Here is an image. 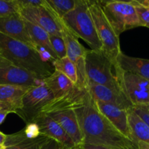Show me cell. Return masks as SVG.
Returning <instances> with one entry per match:
<instances>
[{
  "label": "cell",
  "instance_id": "7a4b0ae2",
  "mask_svg": "<svg viewBox=\"0 0 149 149\" xmlns=\"http://www.w3.org/2000/svg\"><path fill=\"white\" fill-rule=\"evenodd\" d=\"M0 55L12 65L31 73L38 79H45L52 74L53 66L42 61L33 47L0 33Z\"/></svg>",
  "mask_w": 149,
  "mask_h": 149
},
{
  "label": "cell",
  "instance_id": "ba28073f",
  "mask_svg": "<svg viewBox=\"0 0 149 149\" xmlns=\"http://www.w3.org/2000/svg\"><path fill=\"white\" fill-rule=\"evenodd\" d=\"M115 74L122 91L133 106L149 104V81L114 66Z\"/></svg>",
  "mask_w": 149,
  "mask_h": 149
},
{
  "label": "cell",
  "instance_id": "30bf717a",
  "mask_svg": "<svg viewBox=\"0 0 149 149\" xmlns=\"http://www.w3.org/2000/svg\"><path fill=\"white\" fill-rule=\"evenodd\" d=\"M19 13L25 20L42 28L49 34L62 36L61 19L55 15L47 2L42 7L22 9Z\"/></svg>",
  "mask_w": 149,
  "mask_h": 149
},
{
  "label": "cell",
  "instance_id": "836d02e7",
  "mask_svg": "<svg viewBox=\"0 0 149 149\" xmlns=\"http://www.w3.org/2000/svg\"><path fill=\"white\" fill-rule=\"evenodd\" d=\"M12 65L9 61H7V60L4 59L1 55H0V68L1 67H6V66H9V65Z\"/></svg>",
  "mask_w": 149,
  "mask_h": 149
},
{
  "label": "cell",
  "instance_id": "44dd1931",
  "mask_svg": "<svg viewBox=\"0 0 149 149\" xmlns=\"http://www.w3.org/2000/svg\"><path fill=\"white\" fill-rule=\"evenodd\" d=\"M127 117L134 142L141 141L149 145V127L132 111V108L127 111Z\"/></svg>",
  "mask_w": 149,
  "mask_h": 149
},
{
  "label": "cell",
  "instance_id": "9a60e30c",
  "mask_svg": "<svg viewBox=\"0 0 149 149\" xmlns=\"http://www.w3.org/2000/svg\"><path fill=\"white\" fill-rule=\"evenodd\" d=\"M0 33L35 48L20 13L0 17Z\"/></svg>",
  "mask_w": 149,
  "mask_h": 149
},
{
  "label": "cell",
  "instance_id": "2e32d148",
  "mask_svg": "<svg viewBox=\"0 0 149 149\" xmlns=\"http://www.w3.org/2000/svg\"><path fill=\"white\" fill-rule=\"evenodd\" d=\"M42 83L31 73L13 65L0 68V84L31 87Z\"/></svg>",
  "mask_w": 149,
  "mask_h": 149
},
{
  "label": "cell",
  "instance_id": "7402d4cb",
  "mask_svg": "<svg viewBox=\"0 0 149 149\" xmlns=\"http://www.w3.org/2000/svg\"><path fill=\"white\" fill-rule=\"evenodd\" d=\"M52 66L54 70L60 71L66 77H68L75 85L77 83V68L74 63L68 58H64L58 59L52 63Z\"/></svg>",
  "mask_w": 149,
  "mask_h": 149
},
{
  "label": "cell",
  "instance_id": "3957f363",
  "mask_svg": "<svg viewBox=\"0 0 149 149\" xmlns=\"http://www.w3.org/2000/svg\"><path fill=\"white\" fill-rule=\"evenodd\" d=\"M61 20L78 39H83L92 50L102 51V44L96 32L87 0H77L74 10Z\"/></svg>",
  "mask_w": 149,
  "mask_h": 149
},
{
  "label": "cell",
  "instance_id": "e575fe53",
  "mask_svg": "<svg viewBox=\"0 0 149 149\" xmlns=\"http://www.w3.org/2000/svg\"><path fill=\"white\" fill-rule=\"evenodd\" d=\"M6 137H7V135L3 133L2 132L0 131V146H4V142H5Z\"/></svg>",
  "mask_w": 149,
  "mask_h": 149
},
{
  "label": "cell",
  "instance_id": "8fae6325",
  "mask_svg": "<svg viewBox=\"0 0 149 149\" xmlns=\"http://www.w3.org/2000/svg\"><path fill=\"white\" fill-rule=\"evenodd\" d=\"M86 90L95 101L113 105L119 109L129 110L133 107L123 91L114 90L106 86L88 83Z\"/></svg>",
  "mask_w": 149,
  "mask_h": 149
},
{
  "label": "cell",
  "instance_id": "484cf974",
  "mask_svg": "<svg viewBox=\"0 0 149 149\" xmlns=\"http://www.w3.org/2000/svg\"><path fill=\"white\" fill-rule=\"evenodd\" d=\"M49 139L44 135H40L38 138L32 141H25V142L20 143L17 145L12 146L4 147V149H38L40 146L41 144Z\"/></svg>",
  "mask_w": 149,
  "mask_h": 149
},
{
  "label": "cell",
  "instance_id": "d6a6232c",
  "mask_svg": "<svg viewBox=\"0 0 149 149\" xmlns=\"http://www.w3.org/2000/svg\"><path fill=\"white\" fill-rule=\"evenodd\" d=\"M135 143H136L137 149H149L148 144L141 142V141H136Z\"/></svg>",
  "mask_w": 149,
  "mask_h": 149
},
{
  "label": "cell",
  "instance_id": "52a82bcc",
  "mask_svg": "<svg viewBox=\"0 0 149 149\" xmlns=\"http://www.w3.org/2000/svg\"><path fill=\"white\" fill-rule=\"evenodd\" d=\"M53 100V94L44 82L29 87L22 98V109L17 115L25 123H29Z\"/></svg>",
  "mask_w": 149,
  "mask_h": 149
},
{
  "label": "cell",
  "instance_id": "74e56055",
  "mask_svg": "<svg viewBox=\"0 0 149 149\" xmlns=\"http://www.w3.org/2000/svg\"><path fill=\"white\" fill-rule=\"evenodd\" d=\"M147 107H148V109H149V104H148V106H147Z\"/></svg>",
  "mask_w": 149,
  "mask_h": 149
},
{
  "label": "cell",
  "instance_id": "e0dca14e",
  "mask_svg": "<svg viewBox=\"0 0 149 149\" xmlns=\"http://www.w3.org/2000/svg\"><path fill=\"white\" fill-rule=\"evenodd\" d=\"M95 102L100 113L111 122V124L124 136L131 141H133L128 123V110L119 109L113 105L102 102Z\"/></svg>",
  "mask_w": 149,
  "mask_h": 149
},
{
  "label": "cell",
  "instance_id": "9c48e42d",
  "mask_svg": "<svg viewBox=\"0 0 149 149\" xmlns=\"http://www.w3.org/2000/svg\"><path fill=\"white\" fill-rule=\"evenodd\" d=\"M61 27V34L66 48L67 57L74 63L77 68V83L76 86L80 90H84L87 85L85 69V57L87 49L80 44L77 36L64 25L62 20Z\"/></svg>",
  "mask_w": 149,
  "mask_h": 149
},
{
  "label": "cell",
  "instance_id": "6da1fadb",
  "mask_svg": "<svg viewBox=\"0 0 149 149\" xmlns=\"http://www.w3.org/2000/svg\"><path fill=\"white\" fill-rule=\"evenodd\" d=\"M74 111L83 135V143L112 149H137L136 143L121 134L100 113L87 90Z\"/></svg>",
  "mask_w": 149,
  "mask_h": 149
},
{
  "label": "cell",
  "instance_id": "f1b7e54d",
  "mask_svg": "<svg viewBox=\"0 0 149 149\" xmlns=\"http://www.w3.org/2000/svg\"><path fill=\"white\" fill-rule=\"evenodd\" d=\"M132 109L149 127V109L147 106H133Z\"/></svg>",
  "mask_w": 149,
  "mask_h": 149
},
{
  "label": "cell",
  "instance_id": "8d00e7d4",
  "mask_svg": "<svg viewBox=\"0 0 149 149\" xmlns=\"http://www.w3.org/2000/svg\"><path fill=\"white\" fill-rule=\"evenodd\" d=\"M4 147L3 146H0V149H4Z\"/></svg>",
  "mask_w": 149,
  "mask_h": 149
},
{
  "label": "cell",
  "instance_id": "4fadbf2b",
  "mask_svg": "<svg viewBox=\"0 0 149 149\" xmlns=\"http://www.w3.org/2000/svg\"><path fill=\"white\" fill-rule=\"evenodd\" d=\"M31 122L37 125L41 135L57 141L65 149H70L75 146L59 124L46 113H40Z\"/></svg>",
  "mask_w": 149,
  "mask_h": 149
},
{
  "label": "cell",
  "instance_id": "5b68a950",
  "mask_svg": "<svg viewBox=\"0 0 149 149\" xmlns=\"http://www.w3.org/2000/svg\"><path fill=\"white\" fill-rule=\"evenodd\" d=\"M89 10L94 22L96 32L102 44V52L109 58L113 65L122 50L117 36L103 12L100 1H87Z\"/></svg>",
  "mask_w": 149,
  "mask_h": 149
},
{
  "label": "cell",
  "instance_id": "f35d334b",
  "mask_svg": "<svg viewBox=\"0 0 149 149\" xmlns=\"http://www.w3.org/2000/svg\"><path fill=\"white\" fill-rule=\"evenodd\" d=\"M1 108H0V111H1Z\"/></svg>",
  "mask_w": 149,
  "mask_h": 149
},
{
  "label": "cell",
  "instance_id": "f546056e",
  "mask_svg": "<svg viewBox=\"0 0 149 149\" xmlns=\"http://www.w3.org/2000/svg\"><path fill=\"white\" fill-rule=\"evenodd\" d=\"M38 149H65L61 144L52 139H47Z\"/></svg>",
  "mask_w": 149,
  "mask_h": 149
},
{
  "label": "cell",
  "instance_id": "4316f807",
  "mask_svg": "<svg viewBox=\"0 0 149 149\" xmlns=\"http://www.w3.org/2000/svg\"><path fill=\"white\" fill-rule=\"evenodd\" d=\"M19 13V9L15 0H0V17Z\"/></svg>",
  "mask_w": 149,
  "mask_h": 149
},
{
  "label": "cell",
  "instance_id": "ac0fdd59",
  "mask_svg": "<svg viewBox=\"0 0 149 149\" xmlns=\"http://www.w3.org/2000/svg\"><path fill=\"white\" fill-rule=\"evenodd\" d=\"M29 87L0 84V108L17 114L22 109V98Z\"/></svg>",
  "mask_w": 149,
  "mask_h": 149
},
{
  "label": "cell",
  "instance_id": "ffe728a7",
  "mask_svg": "<svg viewBox=\"0 0 149 149\" xmlns=\"http://www.w3.org/2000/svg\"><path fill=\"white\" fill-rule=\"evenodd\" d=\"M24 21L31 39L34 45L35 49L41 48V49H45L49 54L54 61L58 60V56L54 52L53 48L51 45L49 33L43 29L33 24V23H29L25 20Z\"/></svg>",
  "mask_w": 149,
  "mask_h": 149
},
{
  "label": "cell",
  "instance_id": "5bb4252c",
  "mask_svg": "<svg viewBox=\"0 0 149 149\" xmlns=\"http://www.w3.org/2000/svg\"><path fill=\"white\" fill-rule=\"evenodd\" d=\"M45 113L59 124L75 145L83 143V135L74 109L64 108Z\"/></svg>",
  "mask_w": 149,
  "mask_h": 149
},
{
  "label": "cell",
  "instance_id": "d6986e66",
  "mask_svg": "<svg viewBox=\"0 0 149 149\" xmlns=\"http://www.w3.org/2000/svg\"><path fill=\"white\" fill-rule=\"evenodd\" d=\"M114 66L122 71L138 75L149 81V60L135 58L121 52L116 59Z\"/></svg>",
  "mask_w": 149,
  "mask_h": 149
},
{
  "label": "cell",
  "instance_id": "277c9868",
  "mask_svg": "<svg viewBox=\"0 0 149 149\" xmlns=\"http://www.w3.org/2000/svg\"><path fill=\"white\" fill-rule=\"evenodd\" d=\"M85 69L87 84H100L122 91L116 74L113 72L114 65L102 51L87 49Z\"/></svg>",
  "mask_w": 149,
  "mask_h": 149
},
{
  "label": "cell",
  "instance_id": "8992f818",
  "mask_svg": "<svg viewBox=\"0 0 149 149\" xmlns=\"http://www.w3.org/2000/svg\"><path fill=\"white\" fill-rule=\"evenodd\" d=\"M103 12L118 36L125 31L140 27L139 20L132 1H100Z\"/></svg>",
  "mask_w": 149,
  "mask_h": 149
},
{
  "label": "cell",
  "instance_id": "d4e9b609",
  "mask_svg": "<svg viewBox=\"0 0 149 149\" xmlns=\"http://www.w3.org/2000/svg\"><path fill=\"white\" fill-rule=\"evenodd\" d=\"M49 40H50L51 45L53 48L54 52L58 56V59L67 56L66 48H65V42L62 36L49 34Z\"/></svg>",
  "mask_w": 149,
  "mask_h": 149
},
{
  "label": "cell",
  "instance_id": "4dcf8cb0",
  "mask_svg": "<svg viewBox=\"0 0 149 149\" xmlns=\"http://www.w3.org/2000/svg\"><path fill=\"white\" fill-rule=\"evenodd\" d=\"M82 147H83V149H112L110 148H108V147H106V146L92 145V144H87V143H82Z\"/></svg>",
  "mask_w": 149,
  "mask_h": 149
},
{
  "label": "cell",
  "instance_id": "7c38bea8",
  "mask_svg": "<svg viewBox=\"0 0 149 149\" xmlns=\"http://www.w3.org/2000/svg\"><path fill=\"white\" fill-rule=\"evenodd\" d=\"M43 82L52 93L54 100L74 98L85 90L79 89L68 77L56 70H54L49 77L43 79Z\"/></svg>",
  "mask_w": 149,
  "mask_h": 149
},
{
  "label": "cell",
  "instance_id": "cb8c5ba5",
  "mask_svg": "<svg viewBox=\"0 0 149 149\" xmlns=\"http://www.w3.org/2000/svg\"><path fill=\"white\" fill-rule=\"evenodd\" d=\"M141 26L149 29V0H132Z\"/></svg>",
  "mask_w": 149,
  "mask_h": 149
},
{
  "label": "cell",
  "instance_id": "603a6c76",
  "mask_svg": "<svg viewBox=\"0 0 149 149\" xmlns=\"http://www.w3.org/2000/svg\"><path fill=\"white\" fill-rule=\"evenodd\" d=\"M55 15L62 19L69 12L74 10L77 0H46Z\"/></svg>",
  "mask_w": 149,
  "mask_h": 149
},
{
  "label": "cell",
  "instance_id": "83f0119b",
  "mask_svg": "<svg viewBox=\"0 0 149 149\" xmlns=\"http://www.w3.org/2000/svg\"><path fill=\"white\" fill-rule=\"evenodd\" d=\"M19 12L20 10L29 7H37L46 5V0H15Z\"/></svg>",
  "mask_w": 149,
  "mask_h": 149
},
{
  "label": "cell",
  "instance_id": "1f68e13d",
  "mask_svg": "<svg viewBox=\"0 0 149 149\" xmlns=\"http://www.w3.org/2000/svg\"><path fill=\"white\" fill-rule=\"evenodd\" d=\"M10 113V112L4 110H1L0 111V125L4 122V121L5 120L6 117H7V115Z\"/></svg>",
  "mask_w": 149,
  "mask_h": 149
},
{
  "label": "cell",
  "instance_id": "d590c367",
  "mask_svg": "<svg viewBox=\"0 0 149 149\" xmlns=\"http://www.w3.org/2000/svg\"><path fill=\"white\" fill-rule=\"evenodd\" d=\"M70 149H83L82 144H79V145H75L74 147L71 148Z\"/></svg>",
  "mask_w": 149,
  "mask_h": 149
}]
</instances>
